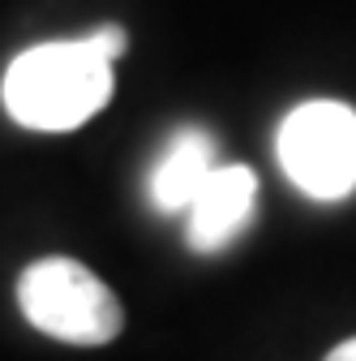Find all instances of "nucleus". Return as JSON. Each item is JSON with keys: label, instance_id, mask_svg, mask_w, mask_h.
I'll return each instance as SVG.
<instances>
[{"label": "nucleus", "instance_id": "3", "mask_svg": "<svg viewBox=\"0 0 356 361\" xmlns=\"http://www.w3.org/2000/svg\"><path fill=\"white\" fill-rule=\"evenodd\" d=\"M288 180L314 202H339L356 190V108L309 99L292 108L275 138Z\"/></svg>", "mask_w": 356, "mask_h": 361}, {"label": "nucleus", "instance_id": "4", "mask_svg": "<svg viewBox=\"0 0 356 361\" xmlns=\"http://www.w3.org/2000/svg\"><path fill=\"white\" fill-rule=\"evenodd\" d=\"M258 211V172L245 164H215V172L202 180L198 198L189 202V245L198 254H219L232 245Z\"/></svg>", "mask_w": 356, "mask_h": 361}, {"label": "nucleus", "instance_id": "2", "mask_svg": "<svg viewBox=\"0 0 356 361\" xmlns=\"http://www.w3.org/2000/svg\"><path fill=\"white\" fill-rule=\"evenodd\" d=\"M18 305L30 327L82 348L112 344L125 327L120 297L77 258L30 262L18 280Z\"/></svg>", "mask_w": 356, "mask_h": 361}, {"label": "nucleus", "instance_id": "5", "mask_svg": "<svg viewBox=\"0 0 356 361\" xmlns=\"http://www.w3.org/2000/svg\"><path fill=\"white\" fill-rule=\"evenodd\" d=\"M215 142L202 129H181L167 142L159 168L151 172V198L159 211H189V202L198 198L202 180L215 172Z\"/></svg>", "mask_w": 356, "mask_h": 361}, {"label": "nucleus", "instance_id": "6", "mask_svg": "<svg viewBox=\"0 0 356 361\" xmlns=\"http://www.w3.org/2000/svg\"><path fill=\"white\" fill-rule=\"evenodd\" d=\"M91 39L99 43V48H103V52H108L112 61H116V56L125 52V30H120V26H103V30H95Z\"/></svg>", "mask_w": 356, "mask_h": 361}, {"label": "nucleus", "instance_id": "7", "mask_svg": "<svg viewBox=\"0 0 356 361\" xmlns=\"http://www.w3.org/2000/svg\"><path fill=\"white\" fill-rule=\"evenodd\" d=\"M322 361H356V336H348V340H343L339 348H331Z\"/></svg>", "mask_w": 356, "mask_h": 361}, {"label": "nucleus", "instance_id": "1", "mask_svg": "<svg viewBox=\"0 0 356 361\" xmlns=\"http://www.w3.org/2000/svg\"><path fill=\"white\" fill-rule=\"evenodd\" d=\"M0 95L18 125L39 133H69L112 99V56L91 35L69 43H39L5 69Z\"/></svg>", "mask_w": 356, "mask_h": 361}]
</instances>
